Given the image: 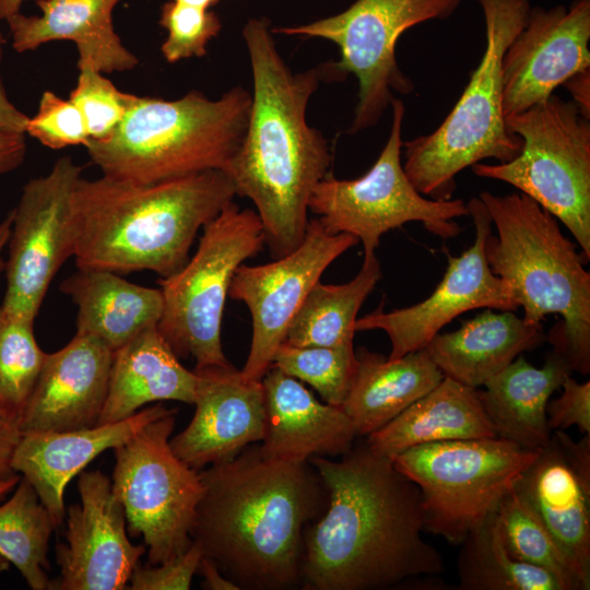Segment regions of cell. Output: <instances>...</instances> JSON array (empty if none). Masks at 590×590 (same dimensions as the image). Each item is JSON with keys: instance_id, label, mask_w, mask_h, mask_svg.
Instances as JSON below:
<instances>
[{"instance_id": "cell-15", "label": "cell", "mask_w": 590, "mask_h": 590, "mask_svg": "<svg viewBox=\"0 0 590 590\" xmlns=\"http://www.w3.org/2000/svg\"><path fill=\"white\" fill-rule=\"evenodd\" d=\"M357 243L350 234L328 233L314 219L308 221L303 241L290 253L266 264L236 269L228 296L245 303L252 320L250 350L240 370L245 379L261 381L310 290L324 270Z\"/></svg>"}, {"instance_id": "cell-4", "label": "cell", "mask_w": 590, "mask_h": 590, "mask_svg": "<svg viewBox=\"0 0 590 590\" xmlns=\"http://www.w3.org/2000/svg\"><path fill=\"white\" fill-rule=\"evenodd\" d=\"M236 196L221 169L138 184L80 178L73 193L74 259L79 269L168 278L189 260L201 227Z\"/></svg>"}, {"instance_id": "cell-23", "label": "cell", "mask_w": 590, "mask_h": 590, "mask_svg": "<svg viewBox=\"0 0 590 590\" xmlns=\"http://www.w3.org/2000/svg\"><path fill=\"white\" fill-rule=\"evenodd\" d=\"M121 0H36L40 15L21 12L7 21L12 47L35 50L54 40H70L78 50V68L102 73L128 71L138 58L115 32L113 11Z\"/></svg>"}, {"instance_id": "cell-50", "label": "cell", "mask_w": 590, "mask_h": 590, "mask_svg": "<svg viewBox=\"0 0 590 590\" xmlns=\"http://www.w3.org/2000/svg\"><path fill=\"white\" fill-rule=\"evenodd\" d=\"M179 3L202 8V9H210L211 7L217 4L222 0H174Z\"/></svg>"}, {"instance_id": "cell-2", "label": "cell", "mask_w": 590, "mask_h": 590, "mask_svg": "<svg viewBox=\"0 0 590 590\" xmlns=\"http://www.w3.org/2000/svg\"><path fill=\"white\" fill-rule=\"evenodd\" d=\"M243 37L252 73L251 107L244 139L223 172L236 196L255 204L276 259L303 241L310 196L328 175L330 146L308 123L307 107L322 79L332 74L329 62L293 72L266 17L249 19Z\"/></svg>"}, {"instance_id": "cell-16", "label": "cell", "mask_w": 590, "mask_h": 590, "mask_svg": "<svg viewBox=\"0 0 590 590\" xmlns=\"http://www.w3.org/2000/svg\"><path fill=\"white\" fill-rule=\"evenodd\" d=\"M475 226V239L459 257L448 256L442 280L423 302L385 311L382 305L355 321V331L382 330L391 343L388 359L424 349L439 331L459 315L476 308L518 309L506 283L486 261L484 244L492 233V220L480 198L467 203Z\"/></svg>"}, {"instance_id": "cell-8", "label": "cell", "mask_w": 590, "mask_h": 590, "mask_svg": "<svg viewBox=\"0 0 590 590\" xmlns=\"http://www.w3.org/2000/svg\"><path fill=\"white\" fill-rule=\"evenodd\" d=\"M521 138L511 161L472 165L482 178L507 182L559 220L590 259V119L573 101L552 94L524 111L505 117Z\"/></svg>"}, {"instance_id": "cell-10", "label": "cell", "mask_w": 590, "mask_h": 590, "mask_svg": "<svg viewBox=\"0 0 590 590\" xmlns=\"http://www.w3.org/2000/svg\"><path fill=\"white\" fill-rule=\"evenodd\" d=\"M539 452L486 437L415 446L392 461L420 488L425 530L460 545L496 512Z\"/></svg>"}, {"instance_id": "cell-38", "label": "cell", "mask_w": 590, "mask_h": 590, "mask_svg": "<svg viewBox=\"0 0 590 590\" xmlns=\"http://www.w3.org/2000/svg\"><path fill=\"white\" fill-rule=\"evenodd\" d=\"M158 23L167 31L161 51L169 63L204 57L209 42L217 36L222 28L219 15L210 9L174 0L161 7Z\"/></svg>"}, {"instance_id": "cell-20", "label": "cell", "mask_w": 590, "mask_h": 590, "mask_svg": "<svg viewBox=\"0 0 590 590\" xmlns=\"http://www.w3.org/2000/svg\"><path fill=\"white\" fill-rule=\"evenodd\" d=\"M114 351L99 339L75 333L46 355L20 417L22 433L96 426L109 385Z\"/></svg>"}, {"instance_id": "cell-36", "label": "cell", "mask_w": 590, "mask_h": 590, "mask_svg": "<svg viewBox=\"0 0 590 590\" xmlns=\"http://www.w3.org/2000/svg\"><path fill=\"white\" fill-rule=\"evenodd\" d=\"M353 344L296 346L283 342L271 366L315 388L326 403L342 406L356 370Z\"/></svg>"}, {"instance_id": "cell-17", "label": "cell", "mask_w": 590, "mask_h": 590, "mask_svg": "<svg viewBox=\"0 0 590 590\" xmlns=\"http://www.w3.org/2000/svg\"><path fill=\"white\" fill-rule=\"evenodd\" d=\"M78 491L80 502L66 511V543L56 545L60 576L50 589H128L146 546L129 540L123 507L107 475L83 470Z\"/></svg>"}, {"instance_id": "cell-24", "label": "cell", "mask_w": 590, "mask_h": 590, "mask_svg": "<svg viewBox=\"0 0 590 590\" xmlns=\"http://www.w3.org/2000/svg\"><path fill=\"white\" fill-rule=\"evenodd\" d=\"M544 340L541 322L488 308L453 332L437 333L424 349L445 377L476 389Z\"/></svg>"}, {"instance_id": "cell-21", "label": "cell", "mask_w": 590, "mask_h": 590, "mask_svg": "<svg viewBox=\"0 0 590 590\" xmlns=\"http://www.w3.org/2000/svg\"><path fill=\"white\" fill-rule=\"evenodd\" d=\"M174 410L157 403L115 423L22 433L12 467L34 487L58 529L66 519L64 492L70 481L102 452L120 446L144 425Z\"/></svg>"}, {"instance_id": "cell-1", "label": "cell", "mask_w": 590, "mask_h": 590, "mask_svg": "<svg viewBox=\"0 0 590 590\" xmlns=\"http://www.w3.org/2000/svg\"><path fill=\"white\" fill-rule=\"evenodd\" d=\"M308 461L327 489V505L304 533V589H384L442 571L440 553L422 536L420 488L392 459L364 440L340 460Z\"/></svg>"}, {"instance_id": "cell-14", "label": "cell", "mask_w": 590, "mask_h": 590, "mask_svg": "<svg viewBox=\"0 0 590 590\" xmlns=\"http://www.w3.org/2000/svg\"><path fill=\"white\" fill-rule=\"evenodd\" d=\"M82 167L69 156L51 170L25 184L13 220L9 257L4 264L7 288L0 307L34 321L51 281L74 255L73 193Z\"/></svg>"}, {"instance_id": "cell-40", "label": "cell", "mask_w": 590, "mask_h": 590, "mask_svg": "<svg viewBox=\"0 0 590 590\" xmlns=\"http://www.w3.org/2000/svg\"><path fill=\"white\" fill-rule=\"evenodd\" d=\"M202 556L200 544L192 541L184 553L164 563L145 566L138 564L129 579L128 589L188 590Z\"/></svg>"}, {"instance_id": "cell-43", "label": "cell", "mask_w": 590, "mask_h": 590, "mask_svg": "<svg viewBox=\"0 0 590 590\" xmlns=\"http://www.w3.org/2000/svg\"><path fill=\"white\" fill-rule=\"evenodd\" d=\"M7 39L0 32V67ZM28 116L9 99L0 75V131L25 133Z\"/></svg>"}, {"instance_id": "cell-25", "label": "cell", "mask_w": 590, "mask_h": 590, "mask_svg": "<svg viewBox=\"0 0 590 590\" xmlns=\"http://www.w3.org/2000/svg\"><path fill=\"white\" fill-rule=\"evenodd\" d=\"M573 370L564 356L553 350L541 368L521 354L484 384L479 392L496 437L528 450H542L552 436L546 405Z\"/></svg>"}, {"instance_id": "cell-48", "label": "cell", "mask_w": 590, "mask_h": 590, "mask_svg": "<svg viewBox=\"0 0 590 590\" xmlns=\"http://www.w3.org/2000/svg\"><path fill=\"white\" fill-rule=\"evenodd\" d=\"M26 0H0V20L8 21L20 13Z\"/></svg>"}, {"instance_id": "cell-19", "label": "cell", "mask_w": 590, "mask_h": 590, "mask_svg": "<svg viewBox=\"0 0 590 590\" xmlns=\"http://www.w3.org/2000/svg\"><path fill=\"white\" fill-rule=\"evenodd\" d=\"M198 376L194 414L170 438L178 458L194 470L236 457L266 433V402L261 381L247 380L231 363L194 367Z\"/></svg>"}, {"instance_id": "cell-7", "label": "cell", "mask_w": 590, "mask_h": 590, "mask_svg": "<svg viewBox=\"0 0 590 590\" xmlns=\"http://www.w3.org/2000/svg\"><path fill=\"white\" fill-rule=\"evenodd\" d=\"M485 23V48L458 102L429 134L403 142V169L413 187L434 200H449L456 176L482 160L515 158L520 137L503 111V58L526 24L530 0H477Z\"/></svg>"}, {"instance_id": "cell-18", "label": "cell", "mask_w": 590, "mask_h": 590, "mask_svg": "<svg viewBox=\"0 0 590 590\" xmlns=\"http://www.w3.org/2000/svg\"><path fill=\"white\" fill-rule=\"evenodd\" d=\"M590 0L530 8L503 58V111L508 117L547 99L590 68Z\"/></svg>"}, {"instance_id": "cell-27", "label": "cell", "mask_w": 590, "mask_h": 590, "mask_svg": "<svg viewBox=\"0 0 590 590\" xmlns=\"http://www.w3.org/2000/svg\"><path fill=\"white\" fill-rule=\"evenodd\" d=\"M515 489L590 579V481L569 463L553 433Z\"/></svg>"}, {"instance_id": "cell-13", "label": "cell", "mask_w": 590, "mask_h": 590, "mask_svg": "<svg viewBox=\"0 0 590 590\" xmlns=\"http://www.w3.org/2000/svg\"><path fill=\"white\" fill-rule=\"evenodd\" d=\"M176 412L151 421L113 449V491L123 507L129 533L142 535L151 565L190 546L203 493L200 472L170 447Z\"/></svg>"}, {"instance_id": "cell-49", "label": "cell", "mask_w": 590, "mask_h": 590, "mask_svg": "<svg viewBox=\"0 0 590 590\" xmlns=\"http://www.w3.org/2000/svg\"><path fill=\"white\" fill-rule=\"evenodd\" d=\"M21 476L19 474L0 482V500L14 489Z\"/></svg>"}, {"instance_id": "cell-5", "label": "cell", "mask_w": 590, "mask_h": 590, "mask_svg": "<svg viewBox=\"0 0 590 590\" xmlns=\"http://www.w3.org/2000/svg\"><path fill=\"white\" fill-rule=\"evenodd\" d=\"M492 224L484 244L491 271L509 287L523 318L541 322L559 314L550 332L553 350L573 371L590 373V273L586 258L560 231L557 219L529 196L481 192Z\"/></svg>"}, {"instance_id": "cell-51", "label": "cell", "mask_w": 590, "mask_h": 590, "mask_svg": "<svg viewBox=\"0 0 590 590\" xmlns=\"http://www.w3.org/2000/svg\"><path fill=\"white\" fill-rule=\"evenodd\" d=\"M10 563L7 558L0 555V571L8 570Z\"/></svg>"}, {"instance_id": "cell-39", "label": "cell", "mask_w": 590, "mask_h": 590, "mask_svg": "<svg viewBox=\"0 0 590 590\" xmlns=\"http://www.w3.org/2000/svg\"><path fill=\"white\" fill-rule=\"evenodd\" d=\"M43 145L59 150L90 142L80 110L70 99H63L51 91H45L37 113L28 117L25 134Z\"/></svg>"}, {"instance_id": "cell-9", "label": "cell", "mask_w": 590, "mask_h": 590, "mask_svg": "<svg viewBox=\"0 0 590 590\" xmlns=\"http://www.w3.org/2000/svg\"><path fill=\"white\" fill-rule=\"evenodd\" d=\"M266 244L256 211L229 202L203 226L196 253L175 274L158 279L163 311L157 329L178 358L196 367L229 364L221 324L236 269Z\"/></svg>"}, {"instance_id": "cell-30", "label": "cell", "mask_w": 590, "mask_h": 590, "mask_svg": "<svg viewBox=\"0 0 590 590\" xmlns=\"http://www.w3.org/2000/svg\"><path fill=\"white\" fill-rule=\"evenodd\" d=\"M355 355L356 370L342 409L358 437L385 426L445 377L425 349L396 359L365 347Z\"/></svg>"}, {"instance_id": "cell-3", "label": "cell", "mask_w": 590, "mask_h": 590, "mask_svg": "<svg viewBox=\"0 0 590 590\" xmlns=\"http://www.w3.org/2000/svg\"><path fill=\"white\" fill-rule=\"evenodd\" d=\"M203 493L191 539L240 589L300 586L304 533L327 505L311 463L264 457L247 446L200 472Z\"/></svg>"}, {"instance_id": "cell-26", "label": "cell", "mask_w": 590, "mask_h": 590, "mask_svg": "<svg viewBox=\"0 0 590 590\" xmlns=\"http://www.w3.org/2000/svg\"><path fill=\"white\" fill-rule=\"evenodd\" d=\"M198 376L152 326L114 352L107 398L97 425L122 421L151 402L193 404Z\"/></svg>"}, {"instance_id": "cell-29", "label": "cell", "mask_w": 590, "mask_h": 590, "mask_svg": "<svg viewBox=\"0 0 590 590\" xmlns=\"http://www.w3.org/2000/svg\"><path fill=\"white\" fill-rule=\"evenodd\" d=\"M60 290L78 306L76 333L93 335L114 352L157 326L163 311L161 288L131 283L106 270L79 269Z\"/></svg>"}, {"instance_id": "cell-31", "label": "cell", "mask_w": 590, "mask_h": 590, "mask_svg": "<svg viewBox=\"0 0 590 590\" xmlns=\"http://www.w3.org/2000/svg\"><path fill=\"white\" fill-rule=\"evenodd\" d=\"M380 278L375 253L364 257L359 272L347 283L317 282L294 316L284 342L296 346L353 344L357 312Z\"/></svg>"}, {"instance_id": "cell-37", "label": "cell", "mask_w": 590, "mask_h": 590, "mask_svg": "<svg viewBox=\"0 0 590 590\" xmlns=\"http://www.w3.org/2000/svg\"><path fill=\"white\" fill-rule=\"evenodd\" d=\"M135 98L119 91L102 72L80 69L69 99L80 110L90 140L101 141L114 132Z\"/></svg>"}, {"instance_id": "cell-46", "label": "cell", "mask_w": 590, "mask_h": 590, "mask_svg": "<svg viewBox=\"0 0 590 590\" xmlns=\"http://www.w3.org/2000/svg\"><path fill=\"white\" fill-rule=\"evenodd\" d=\"M198 571L203 577L202 587L209 590H239L240 588L228 577H225L217 565L202 556Z\"/></svg>"}, {"instance_id": "cell-11", "label": "cell", "mask_w": 590, "mask_h": 590, "mask_svg": "<svg viewBox=\"0 0 590 590\" xmlns=\"http://www.w3.org/2000/svg\"><path fill=\"white\" fill-rule=\"evenodd\" d=\"M463 0H355L347 9L306 24L272 28L273 34L322 38L339 47L331 61L333 79L353 74L357 103L350 133L375 127L390 107L393 93L410 94L412 80L400 69L396 46L411 27L444 20Z\"/></svg>"}, {"instance_id": "cell-45", "label": "cell", "mask_w": 590, "mask_h": 590, "mask_svg": "<svg viewBox=\"0 0 590 590\" xmlns=\"http://www.w3.org/2000/svg\"><path fill=\"white\" fill-rule=\"evenodd\" d=\"M582 116L590 119V68L577 72L563 83Z\"/></svg>"}, {"instance_id": "cell-6", "label": "cell", "mask_w": 590, "mask_h": 590, "mask_svg": "<svg viewBox=\"0 0 590 590\" xmlns=\"http://www.w3.org/2000/svg\"><path fill=\"white\" fill-rule=\"evenodd\" d=\"M251 93L241 86L211 99L190 91L177 99L137 96L105 140H90L88 156L104 176L138 184L224 170L249 119Z\"/></svg>"}, {"instance_id": "cell-44", "label": "cell", "mask_w": 590, "mask_h": 590, "mask_svg": "<svg viewBox=\"0 0 590 590\" xmlns=\"http://www.w3.org/2000/svg\"><path fill=\"white\" fill-rule=\"evenodd\" d=\"M26 153L25 133L0 131V175L16 169Z\"/></svg>"}, {"instance_id": "cell-41", "label": "cell", "mask_w": 590, "mask_h": 590, "mask_svg": "<svg viewBox=\"0 0 590 590\" xmlns=\"http://www.w3.org/2000/svg\"><path fill=\"white\" fill-rule=\"evenodd\" d=\"M562 388L560 397L546 405L548 428L565 430L575 425L582 434H590V381L580 384L568 376Z\"/></svg>"}, {"instance_id": "cell-34", "label": "cell", "mask_w": 590, "mask_h": 590, "mask_svg": "<svg viewBox=\"0 0 590 590\" xmlns=\"http://www.w3.org/2000/svg\"><path fill=\"white\" fill-rule=\"evenodd\" d=\"M496 518L504 544L519 562L555 575L567 590H588L590 579L566 554L529 503L514 488L500 502Z\"/></svg>"}, {"instance_id": "cell-35", "label": "cell", "mask_w": 590, "mask_h": 590, "mask_svg": "<svg viewBox=\"0 0 590 590\" xmlns=\"http://www.w3.org/2000/svg\"><path fill=\"white\" fill-rule=\"evenodd\" d=\"M33 324L0 307V410L19 421L47 355L35 340Z\"/></svg>"}, {"instance_id": "cell-28", "label": "cell", "mask_w": 590, "mask_h": 590, "mask_svg": "<svg viewBox=\"0 0 590 590\" xmlns=\"http://www.w3.org/2000/svg\"><path fill=\"white\" fill-rule=\"evenodd\" d=\"M486 437L496 434L477 390L444 377L434 389L365 440L375 453L393 459L424 444Z\"/></svg>"}, {"instance_id": "cell-32", "label": "cell", "mask_w": 590, "mask_h": 590, "mask_svg": "<svg viewBox=\"0 0 590 590\" xmlns=\"http://www.w3.org/2000/svg\"><path fill=\"white\" fill-rule=\"evenodd\" d=\"M460 545L461 590H567L552 573L519 562L509 554L496 512L475 527Z\"/></svg>"}, {"instance_id": "cell-42", "label": "cell", "mask_w": 590, "mask_h": 590, "mask_svg": "<svg viewBox=\"0 0 590 590\" xmlns=\"http://www.w3.org/2000/svg\"><path fill=\"white\" fill-rule=\"evenodd\" d=\"M21 437L19 418L0 410V482L17 474L12 459Z\"/></svg>"}, {"instance_id": "cell-12", "label": "cell", "mask_w": 590, "mask_h": 590, "mask_svg": "<svg viewBox=\"0 0 590 590\" xmlns=\"http://www.w3.org/2000/svg\"><path fill=\"white\" fill-rule=\"evenodd\" d=\"M390 107V133L369 170L355 179L327 175L308 203L328 233H345L361 240L364 257L375 255L385 233L408 222H421L432 234L451 238L461 231L453 219L469 215L463 200H434L413 187L401 162L405 106L393 98Z\"/></svg>"}, {"instance_id": "cell-47", "label": "cell", "mask_w": 590, "mask_h": 590, "mask_svg": "<svg viewBox=\"0 0 590 590\" xmlns=\"http://www.w3.org/2000/svg\"><path fill=\"white\" fill-rule=\"evenodd\" d=\"M12 220H13V211L7 214V216L3 219L2 222H0V271L4 269L5 262H3L2 259V250L4 246L8 244L11 227H12Z\"/></svg>"}, {"instance_id": "cell-33", "label": "cell", "mask_w": 590, "mask_h": 590, "mask_svg": "<svg viewBox=\"0 0 590 590\" xmlns=\"http://www.w3.org/2000/svg\"><path fill=\"white\" fill-rule=\"evenodd\" d=\"M56 530L31 483L21 476L0 505V555L13 564L33 590H50L48 548Z\"/></svg>"}, {"instance_id": "cell-22", "label": "cell", "mask_w": 590, "mask_h": 590, "mask_svg": "<svg viewBox=\"0 0 590 590\" xmlns=\"http://www.w3.org/2000/svg\"><path fill=\"white\" fill-rule=\"evenodd\" d=\"M266 433L259 446L270 459L306 461L347 452L358 437L342 406L322 403L296 378L271 366L261 379Z\"/></svg>"}]
</instances>
